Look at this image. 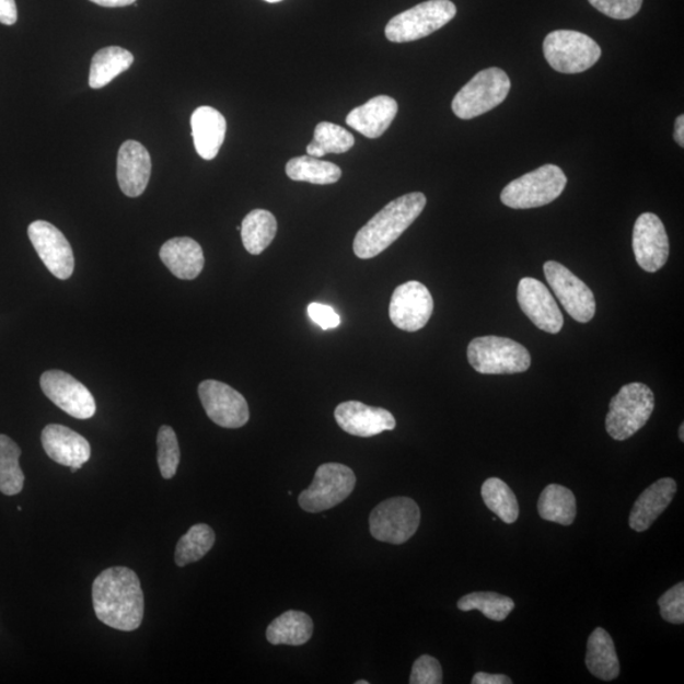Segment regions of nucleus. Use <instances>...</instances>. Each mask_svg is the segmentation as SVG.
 <instances>
[{"label":"nucleus","instance_id":"23","mask_svg":"<svg viewBox=\"0 0 684 684\" xmlns=\"http://www.w3.org/2000/svg\"><path fill=\"white\" fill-rule=\"evenodd\" d=\"M190 126L198 155L205 160H213L219 154L227 136V119L221 112L204 106L193 112Z\"/></svg>","mask_w":684,"mask_h":684},{"label":"nucleus","instance_id":"37","mask_svg":"<svg viewBox=\"0 0 684 684\" xmlns=\"http://www.w3.org/2000/svg\"><path fill=\"white\" fill-rule=\"evenodd\" d=\"M658 605L666 623L682 625L684 623V583L680 582L668 590L658 600Z\"/></svg>","mask_w":684,"mask_h":684},{"label":"nucleus","instance_id":"18","mask_svg":"<svg viewBox=\"0 0 684 684\" xmlns=\"http://www.w3.org/2000/svg\"><path fill=\"white\" fill-rule=\"evenodd\" d=\"M335 420L352 437L372 438L396 429V418L390 410L370 407L358 401H348L335 409Z\"/></svg>","mask_w":684,"mask_h":684},{"label":"nucleus","instance_id":"8","mask_svg":"<svg viewBox=\"0 0 684 684\" xmlns=\"http://www.w3.org/2000/svg\"><path fill=\"white\" fill-rule=\"evenodd\" d=\"M455 15L456 7L450 0H428L393 18L385 37L396 44L417 42L444 27Z\"/></svg>","mask_w":684,"mask_h":684},{"label":"nucleus","instance_id":"3","mask_svg":"<svg viewBox=\"0 0 684 684\" xmlns=\"http://www.w3.org/2000/svg\"><path fill=\"white\" fill-rule=\"evenodd\" d=\"M656 406L654 393L648 385H624L610 402L606 430L611 438L624 441L634 437L649 421Z\"/></svg>","mask_w":684,"mask_h":684},{"label":"nucleus","instance_id":"25","mask_svg":"<svg viewBox=\"0 0 684 684\" xmlns=\"http://www.w3.org/2000/svg\"><path fill=\"white\" fill-rule=\"evenodd\" d=\"M586 665L599 680L608 682L618 677L619 662L615 642L602 627H598L587 642Z\"/></svg>","mask_w":684,"mask_h":684},{"label":"nucleus","instance_id":"1","mask_svg":"<svg viewBox=\"0 0 684 684\" xmlns=\"http://www.w3.org/2000/svg\"><path fill=\"white\" fill-rule=\"evenodd\" d=\"M93 606L104 625L119 631H134L142 624L144 599L139 577L130 568L103 570L93 583Z\"/></svg>","mask_w":684,"mask_h":684},{"label":"nucleus","instance_id":"20","mask_svg":"<svg viewBox=\"0 0 684 684\" xmlns=\"http://www.w3.org/2000/svg\"><path fill=\"white\" fill-rule=\"evenodd\" d=\"M151 175V158L140 142L126 141L119 148L117 179L120 190L127 197H140L147 189Z\"/></svg>","mask_w":684,"mask_h":684},{"label":"nucleus","instance_id":"21","mask_svg":"<svg viewBox=\"0 0 684 684\" xmlns=\"http://www.w3.org/2000/svg\"><path fill=\"white\" fill-rule=\"evenodd\" d=\"M675 494H677V482L674 479L662 478L653 483L634 503L629 519L630 528L638 533L649 530L671 505Z\"/></svg>","mask_w":684,"mask_h":684},{"label":"nucleus","instance_id":"36","mask_svg":"<svg viewBox=\"0 0 684 684\" xmlns=\"http://www.w3.org/2000/svg\"><path fill=\"white\" fill-rule=\"evenodd\" d=\"M158 464L161 476L172 479L178 472L181 463V449L178 438L171 426H161L158 432Z\"/></svg>","mask_w":684,"mask_h":684},{"label":"nucleus","instance_id":"17","mask_svg":"<svg viewBox=\"0 0 684 684\" xmlns=\"http://www.w3.org/2000/svg\"><path fill=\"white\" fill-rule=\"evenodd\" d=\"M518 301L522 312L542 332L547 334L561 332L565 317L549 289L542 281L522 278L518 287Z\"/></svg>","mask_w":684,"mask_h":684},{"label":"nucleus","instance_id":"44","mask_svg":"<svg viewBox=\"0 0 684 684\" xmlns=\"http://www.w3.org/2000/svg\"><path fill=\"white\" fill-rule=\"evenodd\" d=\"M674 140L680 144L681 148L684 147V116L681 115L677 119H675L674 127Z\"/></svg>","mask_w":684,"mask_h":684},{"label":"nucleus","instance_id":"34","mask_svg":"<svg viewBox=\"0 0 684 684\" xmlns=\"http://www.w3.org/2000/svg\"><path fill=\"white\" fill-rule=\"evenodd\" d=\"M356 139L345 128L321 123L317 125L313 141L308 147V154L312 158H322L327 154H344L352 149Z\"/></svg>","mask_w":684,"mask_h":684},{"label":"nucleus","instance_id":"9","mask_svg":"<svg viewBox=\"0 0 684 684\" xmlns=\"http://www.w3.org/2000/svg\"><path fill=\"white\" fill-rule=\"evenodd\" d=\"M420 507L408 497H394L378 505L369 518L370 534L378 542L402 545L416 534Z\"/></svg>","mask_w":684,"mask_h":684},{"label":"nucleus","instance_id":"40","mask_svg":"<svg viewBox=\"0 0 684 684\" xmlns=\"http://www.w3.org/2000/svg\"><path fill=\"white\" fill-rule=\"evenodd\" d=\"M309 315L311 320L315 321L324 329L335 328L341 322L340 316L326 304L311 303L309 305Z\"/></svg>","mask_w":684,"mask_h":684},{"label":"nucleus","instance_id":"32","mask_svg":"<svg viewBox=\"0 0 684 684\" xmlns=\"http://www.w3.org/2000/svg\"><path fill=\"white\" fill-rule=\"evenodd\" d=\"M20 456V447L11 438L0 434V492L5 496L19 495L23 489Z\"/></svg>","mask_w":684,"mask_h":684},{"label":"nucleus","instance_id":"15","mask_svg":"<svg viewBox=\"0 0 684 684\" xmlns=\"http://www.w3.org/2000/svg\"><path fill=\"white\" fill-rule=\"evenodd\" d=\"M28 237L39 259L58 279L67 280L74 273V253L63 233L50 222L35 221L28 227Z\"/></svg>","mask_w":684,"mask_h":684},{"label":"nucleus","instance_id":"14","mask_svg":"<svg viewBox=\"0 0 684 684\" xmlns=\"http://www.w3.org/2000/svg\"><path fill=\"white\" fill-rule=\"evenodd\" d=\"M433 312V300L428 287L410 280L394 289L390 317L393 325L407 333H416L428 325Z\"/></svg>","mask_w":684,"mask_h":684},{"label":"nucleus","instance_id":"7","mask_svg":"<svg viewBox=\"0 0 684 684\" xmlns=\"http://www.w3.org/2000/svg\"><path fill=\"white\" fill-rule=\"evenodd\" d=\"M543 50L549 66L563 74H579L589 70L602 55L593 38L570 30H558L547 35Z\"/></svg>","mask_w":684,"mask_h":684},{"label":"nucleus","instance_id":"22","mask_svg":"<svg viewBox=\"0 0 684 684\" xmlns=\"http://www.w3.org/2000/svg\"><path fill=\"white\" fill-rule=\"evenodd\" d=\"M398 114V103L389 95H378L363 106L352 109L346 117V125L368 137L378 139L389 130Z\"/></svg>","mask_w":684,"mask_h":684},{"label":"nucleus","instance_id":"26","mask_svg":"<svg viewBox=\"0 0 684 684\" xmlns=\"http://www.w3.org/2000/svg\"><path fill=\"white\" fill-rule=\"evenodd\" d=\"M312 618L302 611H287L268 626L267 639L273 646L300 647L312 638Z\"/></svg>","mask_w":684,"mask_h":684},{"label":"nucleus","instance_id":"39","mask_svg":"<svg viewBox=\"0 0 684 684\" xmlns=\"http://www.w3.org/2000/svg\"><path fill=\"white\" fill-rule=\"evenodd\" d=\"M410 684H440L442 683V668L430 656H422L414 663L409 677Z\"/></svg>","mask_w":684,"mask_h":684},{"label":"nucleus","instance_id":"45","mask_svg":"<svg viewBox=\"0 0 684 684\" xmlns=\"http://www.w3.org/2000/svg\"><path fill=\"white\" fill-rule=\"evenodd\" d=\"M680 439L682 442L684 441V425L683 424L681 425V428H680Z\"/></svg>","mask_w":684,"mask_h":684},{"label":"nucleus","instance_id":"41","mask_svg":"<svg viewBox=\"0 0 684 684\" xmlns=\"http://www.w3.org/2000/svg\"><path fill=\"white\" fill-rule=\"evenodd\" d=\"M19 20L15 0H0V23L12 26Z\"/></svg>","mask_w":684,"mask_h":684},{"label":"nucleus","instance_id":"33","mask_svg":"<svg viewBox=\"0 0 684 684\" xmlns=\"http://www.w3.org/2000/svg\"><path fill=\"white\" fill-rule=\"evenodd\" d=\"M216 542L215 531L206 524L192 526L187 534L181 537L175 549V563L185 567L196 563L211 552Z\"/></svg>","mask_w":684,"mask_h":684},{"label":"nucleus","instance_id":"11","mask_svg":"<svg viewBox=\"0 0 684 684\" xmlns=\"http://www.w3.org/2000/svg\"><path fill=\"white\" fill-rule=\"evenodd\" d=\"M544 273L547 285L571 318L587 324L594 317V294L584 281L557 262H546Z\"/></svg>","mask_w":684,"mask_h":684},{"label":"nucleus","instance_id":"47","mask_svg":"<svg viewBox=\"0 0 684 684\" xmlns=\"http://www.w3.org/2000/svg\"><path fill=\"white\" fill-rule=\"evenodd\" d=\"M368 681H357L356 684H368Z\"/></svg>","mask_w":684,"mask_h":684},{"label":"nucleus","instance_id":"28","mask_svg":"<svg viewBox=\"0 0 684 684\" xmlns=\"http://www.w3.org/2000/svg\"><path fill=\"white\" fill-rule=\"evenodd\" d=\"M537 511L543 520L569 526L573 524L577 517L576 496L567 487L549 485L538 498Z\"/></svg>","mask_w":684,"mask_h":684},{"label":"nucleus","instance_id":"31","mask_svg":"<svg viewBox=\"0 0 684 684\" xmlns=\"http://www.w3.org/2000/svg\"><path fill=\"white\" fill-rule=\"evenodd\" d=\"M482 498L490 511L505 524H513L520 514L518 497L500 478H489L482 486Z\"/></svg>","mask_w":684,"mask_h":684},{"label":"nucleus","instance_id":"24","mask_svg":"<svg viewBox=\"0 0 684 684\" xmlns=\"http://www.w3.org/2000/svg\"><path fill=\"white\" fill-rule=\"evenodd\" d=\"M160 259L176 278L196 279L205 268V254L197 241L175 237L160 248Z\"/></svg>","mask_w":684,"mask_h":684},{"label":"nucleus","instance_id":"29","mask_svg":"<svg viewBox=\"0 0 684 684\" xmlns=\"http://www.w3.org/2000/svg\"><path fill=\"white\" fill-rule=\"evenodd\" d=\"M241 239L247 253L260 255L276 239V216L265 209H254L241 223Z\"/></svg>","mask_w":684,"mask_h":684},{"label":"nucleus","instance_id":"43","mask_svg":"<svg viewBox=\"0 0 684 684\" xmlns=\"http://www.w3.org/2000/svg\"><path fill=\"white\" fill-rule=\"evenodd\" d=\"M91 2L101 7L116 8L131 5L136 0H91Z\"/></svg>","mask_w":684,"mask_h":684},{"label":"nucleus","instance_id":"4","mask_svg":"<svg viewBox=\"0 0 684 684\" xmlns=\"http://www.w3.org/2000/svg\"><path fill=\"white\" fill-rule=\"evenodd\" d=\"M567 176L557 165L547 164L507 184L501 193L502 204L513 209H530L549 205L566 189Z\"/></svg>","mask_w":684,"mask_h":684},{"label":"nucleus","instance_id":"35","mask_svg":"<svg viewBox=\"0 0 684 684\" xmlns=\"http://www.w3.org/2000/svg\"><path fill=\"white\" fill-rule=\"evenodd\" d=\"M514 606L517 605L512 599L496 592H473L457 601V608L464 613L480 611L487 618L498 623L503 622Z\"/></svg>","mask_w":684,"mask_h":684},{"label":"nucleus","instance_id":"5","mask_svg":"<svg viewBox=\"0 0 684 684\" xmlns=\"http://www.w3.org/2000/svg\"><path fill=\"white\" fill-rule=\"evenodd\" d=\"M511 90L509 76L500 68L478 72L454 96L452 108L461 119H472L487 114L505 102Z\"/></svg>","mask_w":684,"mask_h":684},{"label":"nucleus","instance_id":"13","mask_svg":"<svg viewBox=\"0 0 684 684\" xmlns=\"http://www.w3.org/2000/svg\"><path fill=\"white\" fill-rule=\"evenodd\" d=\"M45 396L71 417L88 420L95 415L93 394L83 383L61 370H47L39 380Z\"/></svg>","mask_w":684,"mask_h":684},{"label":"nucleus","instance_id":"30","mask_svg":"<svg viewBox=\"0 0 684 684\" xmlns=\"http://www.w3.org/2000/svg\"><path fill=\"white\" fill-rule=\"evenodd\" d=\"M286 173L288 178L294 182H309L318 185L339 182L343 175L339 166L310 155L289 160Z\"/></svg>","mask_w":684,"mask_h":684},{"label":"nucleus","instance_id":"16","mask_svg":"<svg viewBox=\"0 0 684 684\" xmlns=\"http://www.w3.org/2000/svg\"><path fill=\"white\" fill-rule=\"evenodd\" d=\"M635 259L642 270H661L670 257V239L664 224L654 213H642L633 231Z\"/></svg>","mask_w":684,"mask_h":684},{"label":"nucleus","instance_id":"19","mask_svg":"<svg viewBox=\"0 0 684 684\" xmlns=\"http://www.w3.org/2000/svg\"><path fill=\"white\" fill-rule=\"evenodd\" d=\"M43 447L55 463L82 469L90 462L92 449L82 434L62 425H47L42 434Z\"/></svg>","mask_w":684,"mask_h":684},{"label":"nucleus","instance_id":"46","mask_svg":"<svg viewBox=\"0 0 684 684\" xmlns=\"http://www.w3.org/2000/svg\"><path fill=\"white\" fill-rule=\"evenodd\" d=\"M265 2H268V3H279V2H281V0H265Z\"/></svg>","mask_w":684,"mask_h":684},{"label":"nucleus","instance_id":"6","mask_svg":"<svg viewBox=\"0 0 684 684\" xmlns=\"http://www.w3.org/2000/svg\"><path fill=\"white\" fill-rule=\"evenodd\" d=\"M468 360L480 374L524 373L531 366L525 346L500 336H483L472 340Z\"/></svg>","mask_w":684,"mask_h":684},{"label":"nucleus","instance_id":"12","mask_svg":"<svg viewBox=\"0 0 684 684\" xmlns=\"http://www.w3.org/2000/svg\"><path fill=\"white\" fill-rule=\"evenodd\" d=\"M198 394L206 414L224 429H240L248 422L251 410L243 396L236 390L219 381H204Z\"/></svg>","mask_w":684,"mask_h":684},{"label":"nucleus","instance_id":"10","mask_svg":"<svg viewBox=\"0 0 684 684\" xmlns=\"http://www.w3.org/2000/svg\"><path fill=\"white\" fill-rule=\"evenodd\" d=\"M357 485L356 474L344 464L327 463L318 466L312 485L303 490L298 502L304 511L317 513L340 505Z\"/></svg>","mask_w":684,"mask_h":684},{"label":"nucleus","instance_id":"38","mask_svg":"<svg viewBox=\"0 0 684 684\" xmlns=\"http://www.w3.org/2000/svg\"><path fill=\"white\" fill-rule=\"evenodd\" d=\"M595 10L614 20H629L641 10L642 0H589Z\"/></svg>","mask_w":684,"mask_h":684},{"label":"nucleus","instance_id":"27","mask_svg":"<svg viewBox=\"0 0 684 684\" xmlns=\"http://www.w3.org/2000/svg\"><path fill=\"white\" fill-rule=\"evenodd\" d=\"M134 60V55L126 48L118 46L102 48L93 56L90 86L93 90H101V88L108 85L112 80L130 69Z\"/></svg>","mask_w":684,"mask_h":684},{"label":"nucleus","instance_id":"42","mask_svg":"<svg viewBox=\"0 0 684 684\" xmlns=\"http://www.w3.org/2000/svg\"><path fill=\"white\" fill-rule=\"evenodd\" d=\"M473 684H511L510 677L503 674H489L486 672H478L472 680Z\"/></svg>","mask_w":684,"mask_h":684},{"label":"nucleus","instance_id":"2","mask_svg":"<svg viewBox=\"0 0 684 684\" xmlns=\"http://www.w3.org/2000/svg\"><path fill=\"white\" fill-rule=\"evenodd\" d=\"M426 204L428 199L420 192L392 200L358 231L353 253L367 260L387 251L422 213Z\"/></svg>","mask_w":684,"mask_h":684}]
</instances>
